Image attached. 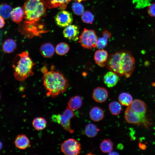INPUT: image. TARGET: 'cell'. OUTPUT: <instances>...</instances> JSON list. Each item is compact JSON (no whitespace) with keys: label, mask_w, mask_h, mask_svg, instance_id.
<instances>
[{"label":"cell","mask_w":155,"mask_h":155,"mask_svg":"<svg viewBox=\"0 0 155 155\" xmlns=\"http://www.w3.org/2000/svg\"><path fill=\"white\" fill-rule=\"evenodd\" d=\"M109 154H117L118 155L119 154L118 153V152H112V151L111 152H110Z\"/></svg>","instance_id":"obj_36"},{"label":"cell","mask_w":155,"mask_h":155,"mask_svg":"<svg viewBox=\"0 0 155 155\" xmlns=\"http://www.w3.org/2000/svg\"><path fill=\"white\" fill-rule=\"evenodd\" d=\"M108 58L107 51L102 49L96 51L94 54V59L95 63L101 67H103L106 65Z\"/></svg>","instance_id":"obj_14"},{"label":"cell","mask_w":155,"mask_h":155,"mask_svg":"<svg viewBox=\"0 0 155 155\" xmlns=\"http://www.w3.org/2000/svg\"><path fill=\"white\" fill-rule=\"evenodd\" d=\"M108 107L111 113L115 115H118L123 109L121 103L117 101L111 102L109 104Z\"/></svg>","instance_id":"obj_28"},{"label":"cell","mask_w":155,"mask_h":155,"mask_svg":"<svg viewBox=\"0 0 155 155\" xmlns=\"http://www.w3.org/2000/svg\"><path fill=\"white\" fill-rule=\"evenodd\" d=\"M70 49L69 45L65 42H61L58 44L55 48V51L58 55H63L67 54Z\"/></svg>","instance_id":"obj_29"},{"label":"cell","mask_w":155,"mask_h":155,"mask_svg":"<svg viewBox=\"0 0 155 155\" xmlns=\"http://www.w3.org/2000/svg\"><path fill=\"white\" fill-rule=\"evenodd\" d=\"M24 11L23 8L20 7H16L13 9L11 14L12 21L16 23L20 22L24 17Z\"/></svg>","instance_id":"obj_20"},{"label":"cell","mask_w":155,"mask_h":155,"mask_svg":"<svg viewBox=\"0 0 155 155\" xmlns=\"http://www.w3.org/2000/svg\"><path fill=\"white\" fill-rule=\"evenodd\" d=\"M82 100L81 97L76 95L71 97L68 102V107L73 110L79 109L82 106Z\"/></svg>","instance_id":"obj_21"},{"label":"cell","mask_w":155,"mask_h":155,"mask_svg":"<svg viewBox=\"0 0 155 155\" xmlns=\"http://www.w3.org/2000/svg\"><path fill=\"white\" fill-rule=\"evenodd\" d=\"M128 106L132 111L140 115H146L147 112V107L146 104L139 99L133 100Z\"/></svg>","instance_id":"obj_13"},{"label":"cell","mask_w":155,"mask_h":155,"mask_svg":"<svg viewBox=\"0 0 155 155\" xmlns=\"http://www.w3.org/2000/svg\"><path fill=\"white\" fill-rule=\"evenodd\" d=\"M147 12L152 17H155V3L150 4L148 7Z\"/></svg>","instance_id":"obj_33"},{"label":"cell","mask_w":155,"mask_h":155,"mask_svg":"<svg viewBox=\"0 0 155 155\" xmlns=\"http://www.w3.org/2000/svg\"><path fill=\"white\" fill-rule=\"evenodd\" d=\"M92 96L93 99L96 102L102 103L105 102L108 98V92L104 88L97 87L94 90Z\"/></svg>","instance_id":"obj_12"},{"label":"cell","mask_w":155,"mask_h":155,"mask_svg":"<svg viewBox=\"0 0 155 155\" xmlns=\"http://www.w3.org/2000/svg\"><path fill=\"white\" fill-rule=\"evenodd\" d=\"M5 23L4 18L0 15V29L4 26Z\"/></svg>","instance_id":"obj_35"},{"label":"cell","mask_w":155,"mask_h":155,"mask_svg":"<svg viewBox=\"0 0 155 155\" xmlns=\"http://www.w3.org/2000/svg\"><path fill=\"white\" fill-rule=\"evenodd\" d=\"M118 100L121 104L127 106L130 105L133 101L131 95L126 92L121 93L119 96Z\"/></svg>","instance_id":"obj_26"},{"label":"cell","mask_w":155,"mask_h":155,"mask_svg":"<svg viewBox=\"0 0 155 155\" xmlns=\"http://www.w3.org/2000/svg\"><path fill=\"white\" fill-rule=\"evenodd\" d=\"M113 147V143L110 140L104 139L101 143L100 148L103 152L109 153L112 151Z\"/></svg>","instance_id":"obj_25"},{"label":"cell","mask_w":155,"mask_h":155,"mask_svg":"<svg viewBox=\"0 0 155 155\" xmlns=\"http://www.w3.org/2000/svg\"><path fill=\"white\" fill-rule=\"evenodd\" d=\"M72 8L74 13L78 16L82 15L84 13L83 5L78 2H75L73 3Z\"/></svg>","instance_id":"obj_30"},{"label":"cell","mask_w":155,"mask_h":155,"mask_svg":"<svg viewBox=\"0 0 155 155\" xmlns=\"http://www.w3.org/2000/svg\"><path fill=\"white\" fill-rule=\"evenodd\" d=\"M3 51L7 53L13 52L17 48V44L15 41L13 39L9 38L5 40L3 44Z\"/></svg>","instance_id":"obj_22"},{"label":"cell","mask_w":155,"mask_h":155,"mask_svg":"<svg viewBox=\"0 0 155 155\" xmlns=\"http://www.w3.org/2000/svg\"><path fill=\"white\" fill-rule=\"evenodd\" d=\"M121 51L110 55L106 65L108 69L117 73L120 77L123 76L121 66Z\"/></svg>","instance_id":"obj_8"},{"label":"cell","mask_w":155,"mask_h":155,"mask_svg":"<svg viewBox=\"0 0 155 155\" xmlns=\"http://www.w3.org/2000/svg\"><path fill=\"white\" fill-rule=\"evenodd\" d=\"M1 96H0V98Z\"/></svg>","instance_id":"obj_38"},{"label":"cell","mask_w":155,"mask_h":155,"mask_svg":"<svg viewBox=\"0 0 155 155\" xmlns=\"http://www.w3.org/2000/svg\"><path fill=\"white\" fill-rule=\"evenodd\" d=\"M79 29L75 25H69L65 27L63 31L64 36L73 41H76L79 39Z\"/></svg>","instance_id":"obj_11"},{"label":"cell","mask_w":155,"mask_h":155,"mask_svg":"<svg viewBox=\"0 0 155 155\" xmlns=\"http://www.w3.org/2000/svg\"><path fill=\"white\" fill-rule=\"evenodd\" d=\"M122 51L121 66L123 75L126 78L130 77L135 67V59L131 53L128 51Z\"/></svg>","instance_id":"obj_4"},{"label":"cell","mask_w":155,"mask_h":155,"mask_svg":"<svg viewBox=\"0 0 155 155\" xmlns=\"http://www.w3.org/2000/svg\"><path fill=\"white\" fill-rule=\"evenodd\" d=\"M46 4L51 8L59 7L61 9H64L71 0H44Z\"/></svg>","instance_id":"obj_19"},{"label":"cell","mask_w":155,"mask_h":155,"mask_svg":"<svg viewBox=\"0 0 155 155\" xmlns=\"http://www.w3.org/2000/svg\"><path fill=\"white\" fill-rule=\"evenodd\" d=\"M98 39L94 30L85 28L79 36L78 42L84 48L92 49L96 47Z\"/></svg>","instance_id":"obj_6"},{"label":"cell","mask_w":155,"mask_h":155,"mask_svg":"<svg viewBox=\"0 0 155 155\" xmlns=\"http://www.w3.org/2000/svg\"><path fill=\"white\" fill-rule=\"evenodd\" d=\"M16 146L21 150L25 149L30 146V142L28 137L25 135H18L15 140Z\"/></svg>","instance_id":"obj_16"},{"label":"cell","mask_w":155,"mask_h":155,"mask_svg":"<svg viewBox=\"0 0 155 155\" xmlns=\"http://www.w3.org/2000/svg\"><path fill=\"white\" fill-rule=\"evenodd\" d=\"M24 17L29 22L38 21L44 14L45 9L41 0H27L22 8Z\"/></svg>","instance_id":"obj_3"},{"label":"cell","mask_w":155,"mask_h":155,"mask_svg":"<svg viewBox=\"0 0 155 155\" xmlns=\"http://www.w3.org/2000/svg\"><path fill=\"white\" fill-rule=\"evenodd\" d=\"M124 117L126 121L129 123L143 125L146 126L149 123L146 115L137 114L132 111L128 106L125 111Z\"/></svg>","instance_id":"obj_9"},{"label":"cell","mask_w":155,"mask_h":155,"mask_svg":"<svg viewBox=\"0 0 155 155\" xmlns=\"http://www.w3.org/2000/svg\"><path fill=\"white\" fill-rule=\"evenodd\" d=\"M35 63L30 57L27 51L17 54L12 62L15 78L19 81L26 80L29 76L34 75L32 69Z\"/></svg>","instance_id":"obj_2"},{"label":"cell","mask_w":155,"mask_h":155,"mask_svg":"<svg viewBox=\"0 0 155 155\" xmlns=\"http://www.w3.org/2000/svg\"><path fill=\"white\" fill-rule=\"evenodd\" d=\"M108 39L103 36L98 39L96 47L99 49H102L107 45Z\"/></svg>","instance_id":"obj_32"},{"label":"cell","mask_w":155,"mask_h":155,"mask_svg":"<svg viewBox=\"0 0 155 155\" xmlns=\"http://www.w3.org/2000/svg\"><path fill=\"white\" fill-rule=\"evenodd\" d=\"M61 150L65 154L77 155L81 150V145L77 140L70 138L65 141L61 145Z\"/></svg>","instance_id":"obj_7"},{"label":"cell","mask_w":155,"mask_h":155,"mask_svg":"<svg viewBox=\"0 0 155 155\" xmlns=\"http://www.w3.org/2000/svg\"><path fill=\"white\" fill-rule=\"evenodd\" d=\"M39 50L42 56L45 58H49L54 55L55 49L52 43L46 42L41 46Z\"/></svg>","instance_id":"obj_17"},{"label":"cell","mask_w":155,"mask_h":155,"mask_svg":"<svg viewBox=\"0 0 155 155\" xmlns=\"http://www.w3.org/2000/svg\"><path fill=\"white\" fill-rule=\"evenodd\" d=\"M102 34L103 36L108 39L111 37V34L110 32L104 29L102 31Z\"/></svg>","instance_id":"obj_34"},{"label":"cell","mask_w":155,"mask_h":155,"mask_svg":"<svg viewBox=\"0 0 155 155\" xmlns=\"http://www.w3.org/2000/svg\"><path fill=\"white\" fill-rule=\"evenodd\" d=\"M56 24L61 28L66 27L71 24L73 21L72 14L65 10H62L59 12L55 17Z\"/></svg>","instance_id":"obj_10"},{"label":"cell","mask_w":155,"mask_h":155,"mask_svg":"<svg viewBox=\"0 0 155 155\" xmlns=\"http://www.w3.org/2000/svg\"><path fill=\"white\" fill-rule=\"evenodd\" d=\"M11 7L7 3H3L0 6V15L4 19H7L11 16Z\"/></svg>","instance_id":"obj_27"},{"label":"cell","mask_w":155,"mask_h":155,"mask_svg":"<svg viewBox=\"0 0 155 155\" xmlns=\"http://www.w3.org/2000/svg\"><path fill=\"white\" fill-rule=\"evenodd\" d=\"M74 116L73 110L67 106L62 114L54 115L52 119L54 121L60 124L65 130L72 133L74 130L71 128L70 121Z\"/></svg>","instance_id":"obj_5"},{"label":"cell","mask_w":155,"mask_h":155,"mask_svg":"<svg viewBox=\"0 0 155 155\" xmlns=\"http://www.w3.org/2000/svg\"><path fill=\"white\" fill-rule=\"evenodd\" d=\"M40 71L43 74V84L47 96L55 98L66 90L69 86L68 80L61 73L55 70L54 66H51L50 71L44 66Z\"/></svg>","instance_id":"obj_1"},{"label":"cell","mask_w":155,"mask_h":155,"mask_svg":"<svg viewBox=\"0 0 155 155\" xmlns=\"http://www.w3.org/2000/svg\"><path fill=\"white\" fill-rule=\"evenodd\" d=\"M119 80V76L115 73L111 71L107 72L104 75L103 81L105 84L109 88L115 86Z\"/></svg>","instance_id":"obj_15"},{"label":"cell","mask_w":155,"mask_h":155,"mask_svg":"<svg viewBox=\"0 0 155 155\" xmlns=\"http://www.w3.org/2000/svg\"><path fill=\"white\" fill-rule=\"evenodd\" d=\"M2 145L1 142L0 141V150L2 148Z\"/></svg>","instance_id":"obj_37"},{"label":"cell","mask_w":155,"mask_h":155,"mask_svg":"<svg viewBox=\"0 0 155 155\" xmlns=\"http://www.w3.org/2000/svg\"><path fill=\"white\" fill-rule=\"evenodd\" d=\"M89 115L90 119L96 122L100 121L104 118V114L102 109L98 106L92 107L89 112Z\"/></svg>","instance_id":"obj_18"},{"label":"cell","mask_w":155,"mask_h":155,"mask_svg":"<svg viewBox=\"0 0 155 155\" xmlns=\"http://www.w3.org/2000/svg\"><path fill=\"white\" fill-rule=\"evenodd\" d=\"M34 128L36 130L40 131L45 129L47 125V122L44 118L37 117L35 118L32 122Z\"/></svg>","instance_id":"obj_24"},{"label":"cell","mask_w":155,"mask_h":155,"mask_svg":"<svg viewBox=\"0 0 155 155\" xmlns=\"http://www.w3.org/2000/svg\"><path fill=\"white\" fill-rule=\"evenodd\" d=\"M99 129L94 124L92 123L88 124L85 126L84 132L88 137L92 138L98 134Z\"/></svg>","instance_id":"obj_23"},{"label":"cell","mask_w":155,"mask_h":155,"mask_svg":"<svg viewBox=\"0 0 155 155\" xmlns=\"http://www.w3.org/2000/svg\"><path fill=\"white\" fill-rule=\"evenodd\" d=\"M82 20L84 23L92 24L94 20V16L90 11H86L82 15Z\"/></svg>","instance_id":"obj_31"}]
</instances>
